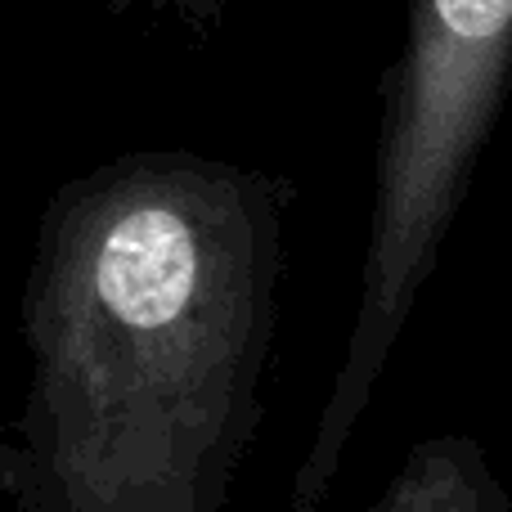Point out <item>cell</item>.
I'll list each match as a JSON object with an SVG mask.
<instances>
[{
    "label": "cell",
    "instance_id": "1",
    "mask_svg": "<svg viewBox=\"0 0 512 512\" xmlns=\"http://www.w3.org/2000/svg\"><path fill=\"white\" fill-rule=\"evenodd\" d=\"M292 185L131 149L41 207L18 297L9 512H225L265 414Z\"/></svg>",
    "mask_w": 512,
    "mask_h": 512
},
{
    "label": "cell",
    "instance_id": "2",
    "mask_svg": "<svg viewBox=\"0 0 512 512\" xmlns=\"http://www.w3.org/2000/svg\"><path fill=\"white\" fill-rule=\"evenodd\" d=\"M512 81V0H409L387 77L351 342H400Z\"/></svg>",
    "mask_w": 512,
    "mask_h": 512
},
{
    "label": "cell",
    "instance_id": "3",
    "mask_svg": "<svg viewBox=\"0 0 512 512\" xmlns=\"http://www.w3.org/2000/svg\"><path fill=\"white\" fill-rule=\"evenodd\" d=\"M364 512H512V499L477 441L432 436L409 450Z\"/></svg>",
    "mask_w": 512,
    "mask_h": 512
},
{
    "label": "cell",
    "instance_id": "4",
    "mask_svg": "<svg viewBox=\"0 0 512 512\" xmlns=\"http://www.w3.org/2000/svg\"><path fill=\"white\" fill-rule=\"evenodd\" d=\"M108 14H167L176 23H185L189 32H216L225 23L230 0H95Z\"/></svg>",
    "mask_w": 512,
    "mask_h": 512
}]
</instances>
